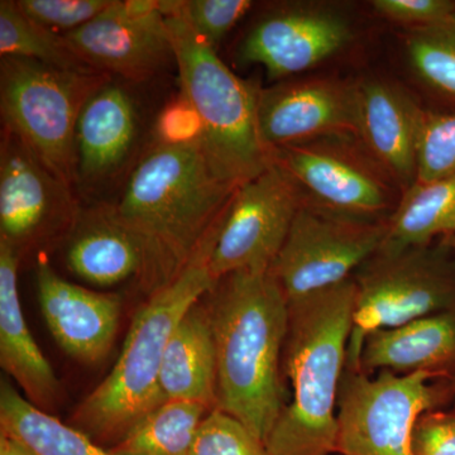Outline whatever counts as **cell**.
Listing matches in <instances>:
<instances>
[{
	"instance_id": "1",
	"label": "cell",
	"mask_w": 455,
	"mask_h": 455,
	"mask_svg": "<svg viewBox=\"0 0 455 455\" xmlns=\"http://www.w3.org/2000/svg\"><path fill=\"white\" fill-rule=\"evenodd\" d=\"M212 292L217 409L241 421L266 444L286 405L281 371L289 302L271 268L228 275Z\"/></svg>"
},
{
	"instance_id": "2",
	"label": "cell",
	"mask_w": 455,
	"mask_h": 455,
	"mask_svg": "<svg viewBox=\"0 0 455 455\" xmlns=\"http://www.w3.org/2000/svg\"><path fill=\"white\" fill-rule=\"evenodd\" d=\"M238 188L215 172L199 140H156L112 208L145 239L163 283L178 276Z\"/></svg>"
},
{
	"instance_id": "3",
	"label": "cell",
	"mask_w": 455,
	"mask_h": 455,
	"mask_svg": "<svg viewBox=\"0 0 455 455\" xmlns=\"http://www.w3.org/2000/svg\"><path fill=\"white\" fill-rule=\"evenodd\" d=\"M355 295L352 277L289 304L283 371L291 383V398L266 440L269 454H337L338 403L348 362Z\"/></svg>"
},
{
	"instance_id": "4",
	"label": "cell",
	"mask_w": 455,
	"mask_h": 455,
	"mask_svg": "<svg viewBox=\"0 0 455 455\" xmlns=\"http://www.w3.org/2000/svg\"><path fill=\"white\" fill-rule=\"evenodd\" d=\"M224 212L178 276L152 292L134 315L118 361L75 411V427L94 442L112 443L114 447L164 403L160 373L171 334L218 283L209 263Z\"/></svg>"
},
{
	"instance_id": "5",
	"label": "cell",
	"mask_w": 455,
	"mask_h": 455,
	"mask_svg": "<svg viewBox=\"0 0 455 455\" xmlns=\"http://www.w3.org/2000/svg\"><path fill=\"white\" fill-rule=\"evenodd\" d=\"M166 23L180 95L196 116L200 146L215 172L239 188L274 163L259 137V88L236 76L184 20L166 17Z\"/></svg>"
},
{
	"instance_id": "6",
	"label": "cell",
	"mask_w": 455,
	"mask_h": 455,
	"mask_svg": "<svg viewBox=\"0 0 455 455\" xmlns=\"http://www.w3.org/2000/svg\"><path fill=\"white\" fill-rule=\"evenodd\" d=\"M20 57L0 61L3 128L13 132L44 166L76 188L75 134L90 95L109 79Z\"/></svg>"
},
{
	"instance_id": "7",
	"label": "cell",
	"mask_w": 455,
	"mask_h": 455,
	"mask_svg": "<svg viewBox=\"0 0 455 455\" xmlns=\"http://www.w3.org/2000/svg\"><path fill=\"white\" fill-rule=\"evenodd\" d=\"M348 370H357L364 341L382 329L455 307V272L430 244L377 252L359 267Z\"/></svg>"
},
{
	"instance_id": "8",
	"label": "cell",
	"mask_w": 455,
	"mask_h": 455,
	"mask_svg": "<svg viewBox=\"0 0 455 455\" xmlns=\"http://www.w3.org/2000/svg\"><path fill=\"white\" fill-rule=\"evenodd\" d=\"M436 374L348 370L338 403L337 454L414 455L416 420L440 403Z\"/></svg>"
},
{
	"instance_id": "9",
	"label": "cell",
	"mask_w": 455,
	"mask_h": 455,
	"mask_svg": "<svg viewBox=\"0 0 455 455\" xmlns=\"http://www.w3.org/2000/svg\"><path fill=\"white\" fill-rule=\"evenodd\" d=\"M387 233V220L344 217L305 200L299 209L271 271L287 302L352 278L373 254Z\"/></svg>"
},
{
	"instance_id": "10",
	"label": "cell",
	"mask_w": 455,
	"mask_h": 455,
	"mask_svg": "<svg viewBox=\"0 0 455 455\" xmlns=\"http://www.w3.org/2000/svg\"><path fill=\"white\" fill-rule=\"evenodd\" d=\"M272 160L296 180L309 202L319 208L355 218L379 220L377 215L395 203V180L361 140L325 137L272 152Z\"/></svg>"
},
{
	"instance_id": "11",
	"label": "cell",
	"mask_w": 455,
	"mask_h": 455,
	"mask_svg": "<svg viewBox=\"0 0 455 455\" xmlns=\"http://www.w3.org/2000/svg\"><path fill=\"white\" fill-rule=\"evenodd\" d=\"M305 200L300 185L275 161L236 188L212 248V278L271 268Z\"/></svg>"
},
{
	"instance_id": "12",
	"label": "cell",
	"mask_w": 455,
	"mask_h": 455,
	"mask_svg": "<svg viewBox=\"0 0 455 455\" xmlns=\"http://www.w3.org/2000/svg\"><path fill=\"white\" fill-rule=\"evenodd\" d=\"M82 211L76 188L57 178L13 132L0 142V239L20 254L73 229Z\"/></svg>"
},
{
	"instance_id": "13",
	"label": "cell",
	"mask_w": 455,
	"mask_h": 455,
	"mask_svg": "<svg viewBox=\"0 0 455 455\" xmlns=\"http://www.w3.org/2000/svg\"><path fill=\"white\" fill-rule=\"evenodd\" d=\"M64 36L86 65L125 82H146L175 62L166 17L155 0H113Z\"/></svg>"
},
{
	"instance_id": "14",
	"label": "cell",
	"mask_w": 455,
	"mask_h": 455,
	"mask_svg": "<svg viewBox=\"0 0 455 455\" xmlns=\"http://www.w3.org/2000/svg\"><path fill=\"white\" fill-rule=\"evenodd\" d=\"M257 122L271 156L283 147L325 137L361 140L359 83L322 77L259 88Z\"/></svg>"
},
{
	"instance_id": "15",
	"label": "cell",
	"mask_w": 455,
	"mask_h": 455,
	"mask_svg": "<svg viewBox=\"0 0 455 455\" xmlns=\"http://www.w3.org/2000/svg\"><path fill=\"white\" fill-rule=\"evenodd\" d=\"M343 14L323 5H287L265 14L241 44L245 62L262 66L269 80L304 73L352 40Z\"/></svg>"
},
{
	"instance_id": "16",
	"label": "cell",
	"mask_w": 455,
	"mask_h": 455,
	"mask_svg": "<svg viewBox=\"0 0 455 455\" xmlns=\"http://www.w3.org/2000/svg\"><path fill=\"white\" fill-rule=\"evenodd\" d=\"M35 280L42 315L57 344L84 363L107 357L118 333L121 296L65 280L44 253L36 262Z\"/></svg>"
},
{
	"instance_id": "17",
	"label": "cell",
	"mask_w": 455,
	"mask_h": 455,
	"mask_svg": "<svg viewBox=\"0 0 455 455\" xmlns=\"http://www.w3.org/2000/svg\"><path fill=\"white\" fill-rule=\"evenodd\" d=\"M139 107L130 90L109 77L80 113L75 134L76 188L97 191L118 179L137 154Z\"/></svg>"
},
{
	"instance_id": "18",
	"label": "cell",
	"mask_w": 455,
	"mask_h": 455,
	"mask_svg": "<svg viewBox=\"0 0 455 455\" xmlns=\"http://www.w3.org/2000/svg\"><path fill=\"white\" fill-rule=\"evenodd\" d=\"M66 263L74 275L98 287L132 278L154 291L164 286L145 239L116 217L110 204L80 211L68 233Z\"/></svg>"
},
{
	"instance_id": "19",
	"label": "cell",
	"mask_w": 455,
	"mask_h": 455,
	"mask_svg": "<svg viewBox=\"0 0 455 455\" xmlns=\"http://www.w3.org/2000/svg\"><path fill=\"white\" fill-rule=\"evenodd\" d=\"M22 254L0 239V364L25 397L44 411L55 409L61 385L29 331L18 290Z\"/></svg>"
},
{
	"instance_id": "20",
	"label": "cell",
	"mask_w": 455,
	"mask_h": 455,
	"mask_svg": "<svg viewBox=\"0 0 455 455\" xmlns=\"http://www.w3.org/2000/svg\"><path fill=\"white\" fill-rule=\"evenodd\" d=\"M361 142L403 191L416 180V136L423 109L391 84L359 83Z\"/></svg>"
},
{
	"instance_id": "21",
	"label": "cell",
	"mask_w": 455,
	"mask_h": 455,
	"mask_svg": "<svg viewBox=\"0 0 455 455\" xmlns=\"http://www.w3.org/2000/svg\"><path fill=\"white\" fill-rule=\"evenodd\" d=\"M455 364V307L374 331L364 341L357 370L405 376L444 373Z\"/></svg>"
},
{
	"instance_id": "22",
	"label": "cell",
	"mask_w": 455,
	"mask_h": 455,
	"mask_svg": "<svg viewBox=\"0 0 455 455\" xmlns=\"http://www.w3.org/2000/svg\"><path fill=\"white\" fill-rule=\"evenodd\" d=\"M164 401L218 407L217 349L211 311L197 302L185 314L171 334L160 373Z\"/></svg>"
},
{
	"instance_id": "23",
	"label": "cell",
	"mask_w": 455,
	"mask_h": 455,
	"mask_svg": "<svg viewBox=\"0 0 455 455\" xmlns=\"http://www.w3.org/2000/svg\"><path fill=\"white\" fill-rule=\"evenodd\" d=\"M455 235V175L430 184L414 182L403 191L387 220L379 252H400Z\"/></svg>"
},
{
	"instance_id": "24",
	"label": "cell",
	"mask_w": 455,
	"mask_h": 455,
	"mask_svg": "<svg viewBox=\"0 0 455 455\" xmlns=\"http://www.w3.org/2000/svg\"><path fill=\"white\" fill-rule=\"evenodd\" d=\"M0 434L36 455H114L83 431L33 405L5 379L0 385Z\"/></svg>"
},
{
	"instance_id": "25",
	"label": "cell",
	"mask_w": 455,
	"mask_h": 455,
	"mask_svg": "<svg viewBox=\"0 0 455 455\" xmlns=\"http://www.w3.org/2000/svg\"><path fill=\"white\" fill-rule=\"evenodd\" d=\"M209 412L205 406L190 401H164L109 451L114 455H191Z\"/></svg>"
},
{
	"instance_id": "26",
	"label": "cell",
	"mask_w": 455,
	"mask_h": 455,
	"mask_svg": "<svg viewBox=\"0 0 455 455\" xmlns=\"http://www.w3.org/2000/svg\"><path fill=\"white\" fill-rule=\"evenodd\" d=\"M0 55L35 60L70 71H97L75 52L65 36L27 18L14 0L0 2Z\"/></svg>"
},
{
	"instance_id": "27",
	"label": "cell",
	"mask_w": 455,
	"mask_h": 455,
	"mask_svg": "<svg viewBox=\"0 0 455 455\" xmlns=\"http://www.w3.org/2000/svg\"><path fill=\"white\" fill-rule=\"evenodd\" d=\"M405 49L419 79L455 100V9L444 20L410 29Z\"/></svg>"
},
{
	"instance_id": "28",
	"label": "cell",
	"mask_w": 455,
	"mask_h": 455,
	"mask_svg": "<svg viewBox=\"0 0 455 455\" xmlns=\"http://www.w3.org/2000/svg\"><path fill=\"white\" fill-rule=\"evenodd\" d=\"M455 175V113L423 110L416 136V180L430 184Z\"/></svg>"
},
{
	"instance_id": "29",
	"label": "cell",
	"mask_w": 455,
	"mask_h": 455,
	"mask_svg": "<svg viewBox=\"0 0 455 455\" xmlns=\"http://www.w3.org/2000/svg\"><path fill=\"white\" fill-rule=\"evenodd\" d=\"M164 17H178L191 31L217 50L218 44L252 8L250 0H164Z\"/></svg>"
},
{
	"instance_id": "30",
	"label": "cell",
	"mask_w": 455,
	"mask_h": 455,
	"mask_svg": "<svg viewBox=\"0 0 455 455\" xmlns=\"http://www.w3.org/2000/svg\"><path fill=\"white\" fill-rule=\"evenodd\" d=\"M191 455H271L265 443L220 409L204 419Z\"/></svg>"
},
{
	"instance_id": "31",
	"label": "cell",
	"mask_w": 455,
	"mask_h": 455,
	"mask_svg": "<svg viewBox=\"0 0 455 455\" xmlns=\"http://www.w3.org/2000/svg\"><path fill=\"white\" fill-rule=\"evenodd\" d=\"M16 3L33 22L64 36L94 20L113 0H17Z\"/></svg>"
},
{
	"instance_id": "32",
	"label": "cell",
	"mask_w": 455,
	"mask_h": 455,
	"mask_svg": "<svg viewBox=\"0 0 455 455\" xmlns=\"http://www.w3.org/2000/svg\"><path fill=\"white\" fill-rule=\"evenodd\" d=\"M412 454L455 455V411L433 409L416 420Z\"/></svg>"
},
{
	"instance_id": "33",
	"label": "cell",
	"mask_w": 455,
	"mask_h": 455,
	"mask_svg": "<svg viewBox=\"0 0 455 455\" xmlns=\"http://www.w3.org/2000/svg\"><path fill=\"white\" fill-rule=\"evenodd\" d=\"M372 5L379 16L411 28L444 20L455 9L453 0H374Z\"/></svg>"
},
{
	"instance_id": "34",
	"label": "cell",
	"mask_w": 455,
	"mask_h": 455,
	"mask_svg": "<svg viewBox=\"0 0 455 455\" xmlns=\"http://www.w3.org/2000/svg\"><path fill=\"white\" fill-rule=\"evenodd\" d=\"M0 455H36L17 440L0 434Z\"/></svg>"
},
{
	"instance_id": "35",
	"label": "cell",
	"mask_w": 455,
	"mask_h": 455,
	"mask_svg": "<svg viewBox=\"0 0 455 455\" xmlns=\"http://www.w3.org/2000/svg\"><path fill=\"white\" fill-rule=\"evenodd\" d=\"M338 455H339V454H338Z\"/></svg>"
},
{
	"instance_id": "36",
	"label": "cell",
	"mask_w": 455,
	"mask_h": 455,
	"mask_svg": "<svg viewBox=\"0 0 455 455\" xmlns=\"http://www.w3.org/2000/svg\"></svg>"
}]
</instances>
